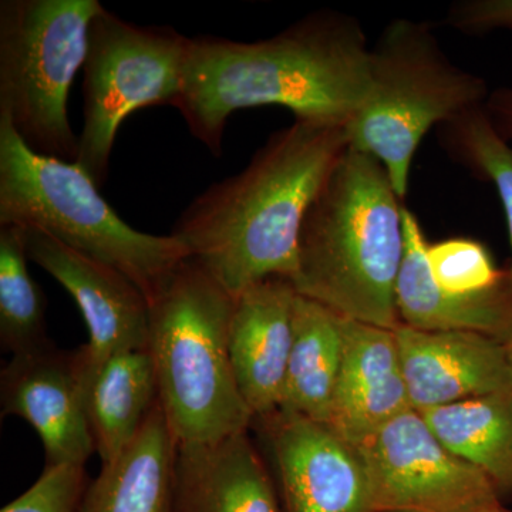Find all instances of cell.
Returning <instances> with one entry per match:
<instances>
[{"mask_svg":"<svg viewBox=\"0 0 512 512\" xmlns=\"http://www.w3.org/2000/svg\"><path fill=\"white\" fill-rule=\"evenodd\" d=\"M370 47L359 20L320 9L269 39L191 37L175 103L214 157L235 111L281 106L295 120L348 124L369 90Z\"/></svg>","mask_w":512,"mask_h":512,"instance_id":"obj_1","label":"cell"},{"mask_svg":"<svg viewBox=\"0 0 512 512\" xmlns=\"http://www.w3.org/2000/svg\"><path fill=\"white\" fill-rule=\"evenodd\" d=\"M348 147L346 124L295 120L195 197L171 235L235 298L266 279L292 282L303 221Z\"/></svg>","mask_w":512,"mask_h":512,"instance_id":"obj_2","label":"cell"},{"mask_svg":"<svg viewBox=\"0 0 512 512\" xmlns=\"http://www.w3.org/2000/svg\"><path fill=\"white\" fill-rule=\"evenodd\" d=\"M403 202L386 168L348 147L303 221L296 293L342 318L399 328Z\"/></svg>","mask_w":512,"mask_h":512,"instance_id":"obj_3","label":"cell"},{"mask_svg":"<svg viewBox=\"0 0 512 512\" xmlns=\"http://www.w3.org/2000/svg\"><path fill=\"white\" fill-rule=\"evenodd\" d=\"M235 299L188 258L150 302L148 352L177 444L215 443L251 429L255 416L228 349Z\"/></svg>","mask_w":512,"mask_h":512,"instance_id":"obj_4","label":"cell"},{"mask_svg":"<svg viewBox=\"0 0 512 512\" xmlns=\"http://www.w3.org/2000/svg\"><path fill=\"white\" fill-rule=\"evenodd\" d=\"M0 225L43 232L127 276L148 302L185 259L173 235L137 231L121 220L76 163L40 156L0 116Z\"/></svg>","mask_w":512,"mask_h":512,"instance_id":"obj_5","label":"cell"},{"mask_svg":"<svg viewBox=\"0 0 512 512\" xmlns=\"http://www.w3.org/2000/svg\"><path fill=\"white\" fill-rule=\"evenodd\" d=\"M490 93L483 77L448 59L430 23L394 19L370 47L369 90L346 124L349 147L376 158L404 201L427 133L484 106Z\"/></svg>","mask_w":512,"mask_h":512,"instance_id":"obj_6","label":"cell"},{"mask_svg":"<svg viewBox=\"0 0 512 512\" xmlns=\"http://www.w3.org/2000/svg\"><path fill=\"white\" fill-rule=\"evenodd\" d=\"M103 8L100 0L0 2V116L33 153L77 161L67 99Z\"/></svg>","mask_w":512,"mask_h":512,"instance_id":"obj_7","label":"cell"},{"mask_svg":"<svg viewBox=\"0 0 512 512\" xmlns=\"http://www.w3.org/2000/svg\"><path fill=\"white\" fill-rule=\"evenodd\" d=\"M191 37L168 26H140L103 8L90 25L83 66V128L76 164L103 187L117 131L131 113L175 106Z\"/></svg>","mask_w":512,"mask_h":512,"instance_id":"obj_8","label":"cell"},{"mask_svg":"<svg viewBox=\"0 0 512 512\" xmlns=\"http://www.w3.org/2000/svg\"><path fill=\"white\" fill-rule=\"evenodd\" d=\"M404 254L396 285L400 325L467 330L505 342L512 333V274L473 238L427 241L404 207Z\"/></svg>","mask_w":512,"mask_h":512,"instance_id":"obj_9","label":"cell"},{"mask_svg":"<svg viewBox=\"0 0 512 512\" xmlns=\"http://www.w3.org/2000/svg\"><path fill=\"white\" fill-rule=\"evenodd\" d=\"M356 447L373 512H487L503 505L490 478L451 453L416 410Z\"/></svg>","mask_w":512,"mask_h":512,"instance_id":"obj_10","label":"cell"},{"mask_svg":"<svg viewBox=\"0 0 512 512\" xmlns=\"http://www.w3.org/2000/svg\"><path fill=\"white\" fill-rule=\"evenodd\" d=\"M284 512H373L359 448L329 424L275 410L255 417Z\"/></svg>","mask_w":512,"mask_h":512,"instance_id":"obj_11","label":"cell"},{"mask_svg":"<svg viewBox=\"0 0 512 512\" xmlns=\"http://www.w3.org/2000/svg\"><path fill=\"white\" fill-rule=\"evenodd\" d=\"M82 349L55 343L12 356L0 377L2 416L26 421L42 440L46 467H86L96 453L86 406Z\"/></svg>","mask_w":512,"mask_h":512,"instance_id":"obj_12","label":"cell"},{"mask_svg":"<svg viewBox=\"0 0 512 512\" xmlns=\"http://www.w3.org/2000/svg\"><path fill=\"white\" fill-rule=\"evenodd\" d=\"M28 255L72 295L89 342L82 346L86 384L110 357L148 350L150 302L127 276L66 247L43 232L26 229Z\"/></svg>","mask_w":512,"mask_h":512,"instance_id":"obj_13","label":"cell"},{"mask_svg":"<svg viewBox=\"0 0 512 512\" xmlns=\"http://www.w3.org/2000/svg\"><path fill=\"white\" fill-rule=\"evenodd\" d=\"M416 412L512 389L504 343L467 330L394 329Z\"/></svg>","mask_w":512,"mask_h":512,"instance_id":"obj_14","label":"cell"},{"mask_svg":"<svg viewBox=\"0 0 512 512\" xmlns=\"http://www.w3.org/2000/svg\"><path fill=\"white\" fill-rule=\"evenodd\" d=\"M343 340L328 424L360 446L412 404L394 329L343 318Z\"/></svg>","mask_w":512,"mask_h":512,"instance_id":"obj_15","label":"cell"},{"mask_svg":"<svg viewBox=\"0 0 512 512\" xmlns=\"http://www.w3.org/2000/svg\"><path fill=\"white\" fill-rule=\"evenodd\" d=\"M296 295L288 279L271 278L235 299L229 357L239 392L255 417L275 412L281 403Z\"/></svg>","mask_w":512,"mask_h":512,"instance_id":"obj_16","label":"cell"},{"mask_svg":"<svg viewBox=\"0 0 512 512\" xmlns=\"http://www.w3.org/2000/svg\"><path fill=\"white\" fill-rule=\"evenodd\" d=\"M173 512H284L249 430L215 443L177 444Z\"/></svg>","mask_w":512,"mask_h":512,"instance_id":"obj_17","label":"cell"},{"mask_svg":"<svg viewBox=\"0 0 512 512\" xmlns=\"http://www.w3.org/2000/svg\"><path fill=\"white\" fill-rule=\"evenodd\" d=\"M175 454L158 399L133 444L87 483L77 512H173Z\"/></svg>","mask_w":512,"mask_h":512,"instance_id":"obj_18","label":"cell"},{"mask_svg":"<svg viewBox=\"0 0 512 512\" xmlns=\"http://www.w3.org/2000/svg\"><path fill=\"white\" fill-rule=\"evenodd\" d=\"M160 399L148 350L114 355L87 384L86 406L101 466L113 463L133 444Z\"/></svg>","mask_w":512,"mask_h":512,"instance_id":"obj_19","label":"cell"},{"mask_svg":"<svg viewBox=\"0 0 512 512\" xmlns=\"http://www.w3.org/2000/svg\"><path fill=\"white\" fill-rule=\"evenodd\" d=\"M292 325L278 410L328 424L342 366L343 318L322 303L296 295Z\"/></svg>","mask_w":512,"mask_h":512,"instance_id":"obj_20","label":"cell"},{"mask_svg":"<svg viewBox=\"0 0 512 512\" xmlns=\"http://www.w3.org/2000/svg\"><path fill=\"white\" fill-rule=\"evenodd\" d=\"M419 413L451 453L490 478L501 500L512 497V389Z\"/></svg>","mask_w":512,"mask_h":512,"instance_id":"obj_21","label":"cell"},{"mask_svg":"<svg viewBox=\"0 0 512 512\" xmlns=\"http://www.w3.org/2000/svg\"><path fill=\"white\" fill-rule=\"evenodd\" d=\"M26 229L0 225V345L12 356L45 348L46 296L30 275Z\"/></svg>","mask_w":512,"mask_h":512,"instance_id":"obj_22","label":"cell"},{"mask_svg":"<svg viewBox=\"0 0 512 512\" xmlns=\"http://www.w3.org/2000/svg\"><path fill=\"white\" fill-rule=\"evenodd\" d=\"M436 134L447 157L477 180L493 185L503 204L512 248V144L497 133L484 106L458 114L437 127Z\"/></svg>","mask_w":512,"mask_h":512,"instance_id":"obj_23","label":"cell"},{"mask_svg":"<svg viewBox=\"0 0 512 512\" xmlns=\"http://www.w3.org/2000/svg\"><path fill=\"white\" fill-rule=\"evenodd\" d=\"M87 483L86 467H46L28 491L0 512H77Z\"/></svg>","mask_w":512,"mask_h":512,"instance_id":"obj_24","label":"cell"},{"mask_svg":"<svg viewBox=\"0 0 512 512\" xmlns=\"http://www.w3.org/2000/svg\"><path fill=\"white\" fill-rule=\"evenodd\" d=\"M444 23L468 36L512 32V0H458L448 8Z\"/></svg>","mask_w":512,"mask_h":512,"instance_id":"obj_25","label":"cell"},{"mask_svg":"<svg viewBox=\"0 0 512 512\" xmlns=\"http://www.w3.org/2000/svg\"><path fill=\"white\" fill-rule=\"evenodd\" d=\"M484 107L497 133L512 143V87L491 90Z\"/></svg>","mask_w":512,"mask_h":512,"instance_id":"obj_26","label":"cell"},{"mask_svg":"<svg viewBox=\"0 0 512 512\" xmlns=\"http://www.w3.org/2000/svg\"><path fill=\"white\" fill-rule=\"evenodd\" d=\"M505 352H507L508 365H510L511 376H512V333L508 336V339L504 342Z\"/></svg>","mask_w":512,"mask_h":512,"instance_id":"obj_27","label":"cell"},{"mask_svg":"<svg viewBox=\"0 0 512 512\" xmlns=\"http://www.w3.org/2000/svg\"><path fill=\"white\" fill-rule=\"evenodd\" d=\"M487 512H512V510H508V508H505L504 505H500V507L494 508V510Z\"/></svg>","mask_w":512,"mask_h":512,"instance_id":"obj_28","label":"cell"}]
</instances>
